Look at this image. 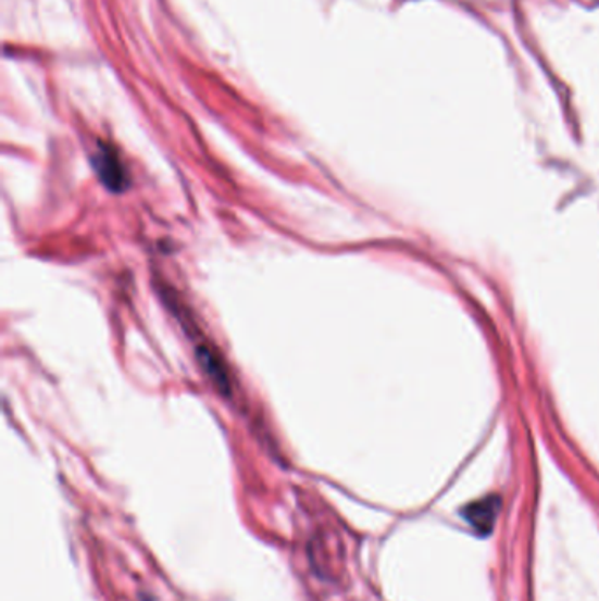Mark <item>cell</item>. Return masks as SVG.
I'll return each mask as SVG.
<instances>
[{
    "instance_id": "cell-1",
    "label": "cell",
    "mask_w": 599,
    "mask_h": 601,
    "mask_svg": "<svg viewBox=\"0 0 599 601\" xmlns=\"http://www.w3.org/2000/svg\"><path fill=\"white\" fill-rule=\"evenodd\" d=\"M97 175L101 176L102 184L110 190H124L127 187V176H125L124 165L120 162L115 150L108 147H99L96 156H93Z\"/></svg>"
},
{
    "instance_id": "cell-2",
    "label": "cell",
    "mask_w": 599,
    "mask_h": 601,
    "mask_svg": "<svg viewBox=\"0 0 599 601\" xmlns=\"http://www.w3.org/2000/svg\"><path fill=\"white\" fill-rule=\"evenodd\" d=\"M499 501L495 496L485 498V500L476 501L462 512L464 519L475 526L478 531L487 533L495 526L496 515H498Z\"/></svg>"
}]
</instances>
